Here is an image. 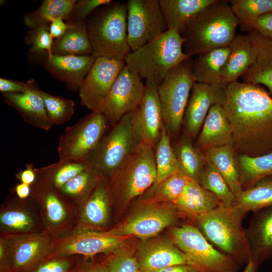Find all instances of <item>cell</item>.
<instances>
[{
	"label": "cell",
	"mask_w": 272,
	"mask_h": 272,
	"mask_svg": "<svg viewBox=\"0 0 272 272\" xmlns=\"http://www.w3.org/2000/svg\"><path fill=\"white\" fill-rule=\"evenodd\" d=\"M263 87L236 81L226 88L223 106L236 154L257 157L272 152V97Z\"/></svg>",
	"instance_id": "6da1fadb"
},
{
	"label": "cell",
	"mask_w": 272,
	"mask_h": 272,
	"mask_svg": "<svg viewBox=\"0 0 272 272\" xmlns=\"http://www.w3.org/2000/svg\"><path fill=\"white\" fill-rule=\"evenodd\" d=\"M238 25L227 1L217 0L190 20L180 32L183 50L191 57L229 46Z\"/></svg>",
	"instance_id": "7a4b0ae2"
},
{
	"label": "cell",
	"mask_w": 272,
	"mask_h": 272,
	"mask_svg": "<svg viewBox=\"0 0 272 272\" xmlns=\"http://www.w3.org/2000/svg\"><path fill=\"white\" fill-rule=\"evenodd\" d=\"M244 217L221 202L194 220L195 226L208 241L231 257L240 267L252 259L246 230L242 226Z\"/></svg>",
	"instance_id": "3957f363"
},
{
	"label": "cell",
	"mask_w": 272,
	"mask_h": 272,
	"mask_svg": "<svg viewBox=\"0 0 272 272\" xmlns=\"http://www.w3.org/2000/svg\"><path fill=\"white\" fill-rule=\"evenodd\" d=\"M92 55L125 60L131 49L127 39L126 4L112 2L92 14L86 21Z\"/></svg>",
	"instance_id": "277c9868"
},
{
	"label": "cell",
	"mask_w": 272,
	"mask_h": 272,
	"mask_svg": "<svg viewBox=\"0 0 272 272\" xmlns=\"http://www.w3.org/2000/svg\"><path fill=\"white\" fill-rule=\"evenodd\" d=\"M191 58L183 50V40L175 30L168 29L157 38L134 51L124 61L142 79L158 86L169 72L182 61Z\"/></svg>",
	"instance_id": "5b68a950"
},
{
	"label": "cell",
	"mask_w": 272,
	"mask_h": 272,
	"mask_svg": "<svg viewBox=\"0 0 272 272\" xmlns=\"http://www.w3.org/2000/svg\"><path fill=\"white\" fill-rule=\"evenodd\" d=\"M138 108L113 125L87 158L85 162L100 175L108 178L143 142L138 123Z\"/></svg>",
	"instance_id": "8992f818"
},
{
	"label": "cell",
	"mask_w": 272,
	"mask_h": 272,
	"mask_svg": "<svg viewBox=\"0 0 272 272\" xmlns=\"http://www.w3.org/2000/svg\"><path fill=\"white\" fill-rule=\"evenodd\" d=\"M108 179L113 202L118 205L142 195L156 179L154 148L143 142Z\"/></svg>",
	"instance_id": "52a82bcc"
},
{
	"label": "cell",
	"mask_w": 272,
	"mask_h": 272,
	"mask_svg": "<svg viewBox=\"0 0 272 272\" xmlns=\"http://www.w3.org/2000/svg\"><path fill=\"white\" fill-rule=\"evenodd\" d=\"M54 239L45 231L0 234V272H32L51 256Z\"/></svg>",
	"instance_id": "ba28073f"
},
{
	"label": "cell",
	"mask_w": 272,
	"mask_h": 272,
	"mask_svg": "<svg viewBox=\"0 0 272 272\" xmlns=\"http://www.w3.org/2000/svg\"><path fill=\"white\" fill-rule=\"evenodd\" d=\"M191 58L171 70L158 86L163 120L170 138L177 137L183 123L185 110L195 82Z\"/></svg>",
	"instance_id": "9c48e42d"
},
{
	"label": "cell",
	"mask_w": 272,
	"mask_h": 272,
	"mask_svg": "<svg viewBox=\"0 0 272 272\" xmlns=\"http://www.w3.org/2000/svg\"><path fill=\"white\" fill-rule=\"evenodd\" d=\"M170 240L185 254L187 264L199 272H239V266L215 248L194 225L172 227Z\"/></svg>",
	"instance_id": "30bf717a"
},
{
	"label": "cell",
	"mask_w": 272,
	"mask_h": 272,
	"mask_svg": "<svg viewBox=\"0 0 272 272\" xmlns=\"http://www.w3.org/2000/svg\"><path fill=\"white\" fill-rule=\"evenodd\" d=\"M109 123L104 115L97 110L67 127L59 140V161L85 162L106 133Z\"/></svg>",
	"instance_id": "8fae6325"
},
{
	"label": "cell",
	"mask_w": 272,
	"mask_h": 272,
	"mask_svg": "<svg viewBox=\"0 0 272 272\" xmlns=\"http://www.w3.org/2000/svg\"><path fill=\"white\" fill-rule=\"evenodd\" d=\"M31 187V196L38 205L45 232L56 239L75 229L77 207L37 176Z\"/></svg>",
	"instance_id": "7c38bea8"
},
{
	"label": "cell",
	"mask_w": 272,
	"mask_h": 272,
	"mask_svg": "<svg viewBox=\"0 0 272 272\" xmlns=\"http://www.w3.org/2000/svg\"><path fill=\"white\" fill-rule=\"evenodd\" d=\"M140 208L108 231L115 235L131 236L145 240L175 225L181 215L175 205L171 203L143 201Z\"/></svg>",
	"instance_id": "4fadbf2b"
},
{
	"label": "cell",
	"mask_w": 272,
	"mask_h": 272,
	"mask_svg": "<svg viewBox=\"0 0 272 272\" xmlns=\"http://www.w3.org/2000/svg\"><path fill=\"white\" fill-rule=\"evenodd\" d=\"M127 39L133 51L168 30L159 0H128Z\"/></svg>",
	"instance_id": "5bb4252c"
},
{
	"label": "cell",
	"mask_w": 272,
	"mask_h": 272,
	"mask_svg": "<svg viewBox=\"0 0 272 272\" xmlns=\"http://www.w3.org/2000/svg\"><path fill=\"white\" fill-rule=\"evenodd\" d=\"M145 91V84L142 78L125 64L99 110L113 126L140 106Z\"/></svg>",
	"instance_id": "9a60e30c"
},
{
	"label": "cell",
	"mask_w": 272,
	"mask_h": 272,
	"mask_svg": "<svg viewBox=\"0 0 272 272\" xmlns=\"http://www.w3.org/2000/svg\"><path fill=\"white\" fill-rule=\"evenodd\" d=\"M131 236L113 235L105 231L74 230L54 239L52 253L56 255H78L93 257L99 254H108L123 245Z\"/></svg>",
	"instance_id": "2e32d148"
},
{
	"label": "cell",
	"mask_w": 272,
	"mask_h": 272,
	"mask_svg": "<svg viewBox=\"0 0 272 272\" xmlns=\"http://www.w3.org/2000/svg\"><path fill=\"white\" fill-rule=\"evenodd\" d=\"M125 65L124 60L97 57L79 89L81 104L91 112L99 110Z\"/></svg>",
	"instance_id": "e0dca14e"
},
{
	"label": "cell",
	"mask_w": 272,
	"mask_h": 272,
	"mask_svg": "<svg viewBox=\"0 0 272 272\" xmlns=\"http://www.w3.org/2000/svg\"><path fill=\"white\" fill-rule=\"evenodd\" d=\"M42 231L39 210L33 197L21 199L11 193L1 205L0 234L24 235Z\"/></svg>",
	"instance_id": "ac0fdd59"
},
{
	"label": "cell",
	"mask_w": 272,
	"mask_h": 272,
	"mask_svg": "<svg viewBox=\"0 0 272 272\" xmlns=\"http://www.w3.org/2000/svg\"><path fill=\"white\" fill-rule=\"evenodd\" d=\"M112 202L108 179L101 176L89 196L77 207V224L74 230H108Z\"/></svg>",
	"instance_id": "d6986e66"
},
{
	"label": "cell",
	"mask_w": 272,
	"mask_h": 272,
	"mask_svg": "<svg viewBox=\"0 0 272 272\" xmlns=\"http://www.w3.org/2000/svg\"><path fill=\"white\" fill-rule=\"evenodd\" d=\"M226 87L195 82L185 110L183 123L184 133L191 138L200 132L211 108L223 105Z\"/></svg>",
	"instance_id": "ffe728a7"
},
{
	"label": "cell",
	"mask_w": 272,
	"mask_h": 272,
	"mask_svg": "<svg viewBox=\"0 0 272 272\" xmlns=\"http://www.w3.org/2000/svg\"><path fill=\"white\" fill-rule=\"evenodd\" d=\"M54 78L65 83L71 90L79 89L91 68L96 57L53 54L48 57L45 51L30 53Z\"/></svg>",
	"instance_id": "44dd1931"
},
{
	"label": "cell",
	"mask_w": 272,
	"mask_h": 272,
	"mask_svg": "<svg viewBox=\"0 0 272 272\" xmlns=\"http://www.w3.org/2000/svg\"><path fill=\"white\" fill-rule=\"evenodd\" d=\"M136 255L142 270H156L178 264H187L184 253L171 240L155 238L143 240Z\"/></svg>",
	"instance_id": "7402d4cb"
},
{
	"label": "cell",
	"mask_w": 272,
	"mask_h": 272,
	"mask_svg": "<svg viewBox=\"0 0 272 272\" xmlns=\"http://www.w3.org/2000/svg\"><path fill=\"white\" fill-rule=\"evenodd\" d=\"M138 123L143 142L155 148L158 142L163 120L158 86L149 81L137 110Z\"/></svg>",
	"instance_id": "603a6c76"
},
{
	"label": "cell",
	"mask_w": 272,
	"mask_h": 272,
	"mask_svg": "<svg viewBox=\"0 0 272 272\" xmlns=\"http://www.w3.org/2000/svg\"><path fill=\"white\" fill-rule=\"evenodd\" d=\"M245 230L252 259L259 266L272 258V206L254 212Z\"/></svg>",
	"instance_id": "cb8c5ba5"
},
{
	"label": "cell",
	"mask_w": 272,
	"mask_h": 272,
	"mask_svg": "<svg viewBox=\"0 0 272 272\" xmlns=\"http://www.w3.org/2000/svg\"><path fill=\"white\" fill-rule=\"evenodd\" d=\"M36 83L28 91L22 93H2L4 101L16 110L24 121L34 127L48 130L52 127L43 100Z\"/></svg>",
	"instance_id": "d4e9b609"
},
{
	"label": "cell",
	"mask_w": 272,
	"mask_h": 272,
	"mask_svg": "<svg viewBox=\"0 0 272 272\" xmlns=\"http://www.w3.org/2000/svg\"><path fill=\"white\" fill-rule=\"evenodd\" d=\"M231 125L223 105L210 109L198 133L195 146L203 152L212 148L232 144Z\"/></svg>",
	"instance_id": "484cf974"
},
{
	"label": "cell",
	"mask_w": 272,
	"mask_h": 272,
	"mask_svg": "<svg viewBox=\"0 0 272 272\" xmlns=\"http://www.w3.org/2000/svg\"><path fill=\"white\" fill-rule=\"evenodd\" d=\"M248 35L255 50L256 58L241 79L243 82L266 87L272 97V39L255 30Z\"/></svg>",
	"instance_id": "4316f807"
},
{
	"label": "cell",
	"mask_w": 272,
	"mask_h": 272,
	"mask_svg": "<svg viewBox=\"0 0 272 272\" xmlns=\"http://www.w3.org/2000/svg\"><path fill=\"white\" fill-rule=\"evenodd\" d=\"M230 52L222 70L223 84L237 81L253 64L256 52L248 35H236L230 45Z\"/></svg>",
	"instance_id": "83f0119b"
},
{
	"label": "cell",
	"mask_w": 272,
	"mask_h": 272,
	"mask_svg": "<svg viewBox=\"0 0 272 272\" xmlns=\"http://www.w3.org/2000/svg\"><path fill=\"white\" fill-rule=\"evenodd\" d=\"M221 202L213 193L190 178L174 204L180 214L194 220L217 207Z\"/></svg>",
	"instance_id": "f1b7e54d"
},
{
	"label": "cell",
	"mask_w": 272,
	"mask_h": 272,
	"mask_svg": "<svg viewBox=\"0 0 272 272\" xmlns=\"http://www.w3.org/2000/svg\"><path fill=\"white\" fill-rule=\"evenodd\" d=\"M230 52V48L227 46L197 55L192 63L195 81L227 87L222 83L221 72Z\"/></svg>",
	"instance_id": "f546056e"
},
{
	"label": "cell",
	"mask_w": 272,
	"mask_h": 272,
	"mask_svg": "<svg viewBox=\"0 0 272 272\" xmlns=\"http://www.w3.org/2000/svg\"><path fill=\"white\" fill-rule=\"evenodd\" d=\"M217 0H159L167 28L179 33L193 18Z\"/></svg>",
	"instance_id": "4dcf8cb0"
},
{
	"label": "cell",
	"mask_w": 272,
	"mask_h": 272,
	"mask_svg": "<svg viewBox=\"0 0 272 272\" xmlns=\"http://www.w3.org/2000/svg\"><path fill=\"white\" fill-rule=\"evenodd\" d=\"M67 22L69 27L65 33L53 41L52 54L74 56L92 55L86 21Z\"/></svg>",
	"instance_id": "1f68e13d"
},
{
	"label": "cell",
	"mask_w": 272,
	"mask_h": 272,
	"mask_svg": "<svg viewBox=\"0 0 272 272\" xmlns=\"http://www.w3.org/2000/svg\"><path fill=\"white\" fill-rule=\"evenodd\" d=\"M203 153L223 177L236 198L238 197L243 190L232 145L212 148Z\"/></svg>",
	"instance_id": "d6a6232c"
},
{
	"label": "cell",
	"mask_w": 272,
	"mask_h": 272,
	"mask_svg": "<svg viewBox=\"0 0 272 272\" xmlns=\"http://www.w3.org/2000/svg\"><path fill=\"white\" fill-rule=\"evenodd\" d=\"M272 206V175L259 179L243 190L236 198L232 206L240 214L245 216Z\"/></svg>",
	"instance_id": "836d02e7"
},
{
	"label": "cell",
	"mask_w": 272,
	"mask_h": 272,
	"mask_svg": "<svg viewBox=\"0 0 272 272\" xmlns=\"http://www.w3.org/2000/svg\"><path fill=\"white\" fill-rule=\"evenodd\" d=\"M77 2L75 0H44L37 10L25 15L24 24L32 29L48 25L54 18H60L69 22L71 13Z\"/></svg>",
	"instance_id": "e575fe53"
},
{
	"label": "cell",
	"mask_w": 272,
	"mask_h": 272,
	"mask_svg": "<svg viewBox=\"0 0 272 272\" xmlns=\"http://www.w3.org/2000/svg\"><path fill=\"white\" fill-rule=\"evenodd\" d=\"M235 155L243 190L259 179L272 175V152L257 157Z\"/></svg>",
	"instance_id": "d590c367"
},
{
	"label": "cell",
	"mask_w": 272,
	"mask_h": 272,
	"mask_svg": "<svg viewBox=\"0 0 272 272\" xmlns=\"http://www.w3.org/2000/svg\"><path fill=\"white\" fill-rule=\"evenodd\" d=\"M191 139L184 133L173 148L181 169L190 178L198 182L207 159L204 153L193 145Z\"/></svg>",
	"instance_id": "8d00e7d4"
},
{
	"label": "cell",
	"mask_w": 272,
	"mask_h": 272,
	"mask_svg": "<svg viewBox=\"0 0 272 272\" xmlns=\"http://www.w3.org/2000/svg\"><path fill=\"white\" fill-rule=\"evenodd\" d=\"M170 140L163 123L155 152L156 179L153 186L158 184L181 169Z\"/></svg>",
	"instance_id": "74e56055"
},
{
	"label": "cell",
	"mask_w": 272,
	"mask_h": 272,
	"mask_svg": "<svg viewBox=\"0 0 272 272\" xmlns=\"http://www.w3.org/2000/svg\"><path fill=\"white\" fill-rule=\"evenodd\" d=\"M90 167L86 162H63L36 168L37 176L50 186L59 190L66 182Z\"/></svg>",
	"instance_id": "f35d334b"
},
{
	"label": "cell",
	"mask_w": 272,
	"mask_h": 272,
	"mask_svg": "<svg viewBox=\"0 0 272 272\" xmlns=\"http://www.w3.org/2000/svg\"><path fill=\"white\" fill-rule=\"evenodd\" d=\"M101 176L90 166L66 182L58 190L64 198L78 207L90 194Z\"/></svg>",
	"instance_id": "ab89813d"
},
{
	"label": "cell",
	"mask_w": 272,
	"mask_h": 272,
	"mask_svg": "<svg viewBox=\"0 0 272 272\" xmlns=\"http://www.w3.org/2000/svg\"><path fill=\"white\" fill-rule=\"evenodd\" d=\"M190 178L180 169L175 173L152 186L150 195L144 202L174 205L181 195Z\"/></svg>",
	"instance_id": "60d3db41"
},
{
	"label": "cell",
	"mask_w": 272,
	"mask_h": 272,
	"mask_svg": "<svg viewBox=\"0 0 272 272\" xmlns=\"http://www.w3.org/2000/svg\"><path fill=\"white\" fill-rule=\"evenodd\" d=\"M230 2L232 11L238 19L239 25L243 31H252L258 17L272 12V0H233Z\"/></svg>",
	"instance_id": "b9f144b4"
},
{
	"label": "cell",
	"mask_w": 272,
	"mask_h": 272,
	"mask_svg": "<svg viewBox=\"0 0 272 272\" xmlns=\"http://www.w3.org/2000/svg\"><path fill=\"white\" fill-rule=\"evenodd\" d=\"M198 182L205 189L216 196L227 207H232L236 197L227 183L213 164L207 160Z\"/></svg>",
	"instance_id": "7bdbcfd3"
},
{
	"label": "cell",
	"mask_w": 272,
	"mask_h": 272,
	"mask_svg": "<svg viewBox=\"0 0 272 272\" xmlns=\"http://www.w3.org/2000/svg\"><path fill=\"white\" fill-rule=\"evenodd\" d=\"M38 92L52 125L63 124L71 119L75 111L73 100L52 95L39 89Z\"/></svg>",
	"instance_id": "ee69618b"
},
{
	"label": "cell",
	"mask_w": 272,
	"mask_h": 272,
	"mask_svg": "<svg viewBox=\"0 0 272 272\" xmlns=\"http://www.w3.org/2000/svg\"><path fill=\"white\" fill-rule=\"evenodd\" d=\"M103 262L107 272H141L137 256L123 245L108 253Z\"/></svg>",
	"instance_id": "f6af8a7d"
},
{
	"label": "cell",
	"mask_w": 272,
	"mask_h": 272,
	"mask_svg": "<svg viewBox=\"0 0 272 272\" xmlns=\"http://www.w3.org/2000/svg\"><path fill=\"white\" fill-rule=\"evenodd\" d=\"M25 42L30 45V53L45 51L51 57L53 38L49 32V25H45L30 29L25 38Z\"/></svg>",
	"instance_id": "bcb514c9"
},
{
	"label": "cell",
	"mask_w": 272,
	"mask_h": 272,
	"mask_svg": "<svg viewBox=\"0 0 272 272\" xmlns=\"http://www.w3.org/2000/svg\"><path fill=\"white\" fill-rule=\"evenodd\" d=\"M78 255L50 256L39 264L32 272H71Z\"/></svg>",
	"instance_id": "7dc6e473"
},
{
	"label": "cell",
	"mask_w": 272,
	"mask_h": 272,
	"mask_svg": "<svg viewBox=\"0 0 272 272\" xmlns=\"http://www.w3.org/2000/svg\"><path fill=\"white\" fill-rule=\"evenodd\" d=\"M111 0H81L75 5L70 16V21H86L87 18L100 7L109 4Z\"/></svg>",
	"instance_id": "c3c4849f"
},
{
	"label": "cell",
	"mask_w": 272,
	"mask_h": 272,
	"mask_svg": "<svg viewBox=\"0 0 272 272\" xmlns=\"http://www.w3.org/2000/svg\"><path fill=\"white\" fill-rule=\"evenodd\" d=\"M94 258L79 256L71 272H107L104 263L95 261Z\"/></svg>",
	"instance_id": "681fc988"
},
{
	"label": "cell",
	"mask_w": 272,
	"mask_h": 272,
	"mask_svg": "<svg viewBox=\"0 0 272 272\" xmlns=\"http://www.w3.org/2000/svg\"><path fill=\"white\" fill-rule=\"evenodd\" d=\"M35 84V82L33 80L27 82H22L1 78L0 91L2 93H25L31 89Z\"/></svg>",
	"instance_id": "f907efd6"
},
{
	"label": "cell",
	"mask_w": 272,
	"mask_h": 272,
	"mask_svg": "<svg viewBox=\"0 0 272 272\" xmlns=\"http://www.w3.org/2000/svg\"><path fill=\"white\" fill-rule=\"evenodd\" d=\"M254 30L264 37L272 39V12L258 17L255 22Z\"/></svg>",
	"instance_id": "816d5d0a"
},
{
	"label": "cell",
	"mask_w": 272,
	"mask_h": 272,
	"mask_svg": "<svg viewBox=\"0 0 272 272\" xmlns=\"http://www.w3.org/2000/svg\"><path fill=\"white\" fill-rule=\"evenodd\" d=\"M36 168L33 164L27 163L24 169L18 172L16 177L20 182L31 185L37 178Z\"/></svg>",
	"instance_id": "f5cc1de1"
},
{
	"label": "cell",
	"mask_w": 272,
	"mask_h": 272,
	"mask_svg": "<svg viewBox=\"0 0 272 272\" xmlns=\"http://www.w3.org/2000/svg\"><path fill=\"white\" fill-rule=\"evenodd\" d=\"M69 24L65 23L62 18H57L51 20L49 32L52 37L55 39L61 37L66 31Z\"/></svg>",
	"instance_id": "db71d44e"
},
{
	"label": "cell",
	"mask_w": 272,
	"mask_h": 272,
	"mask_svg": "<svg viewBox=\"0 0 272 272\" xmlns=\"http://www.w3.org/2000/svg\"><path fill=\"white\" fill-rule=\"evenodd\" d=\"M10 192L20 199H27L31 196V185L21 182L17 183L11 188Z\"/></svg>",
	"instance_id": "11a10c76"
},
{
	"label": "cell",
	"mask_w": 272,
	"mask_h": 272,
	"mask_svg": "<svg viewBox=\"0 0 272 272\" xmlns=\"http://www.w3.org/2000/svg\"><path fill=\"white\" fill-rule=\"evenodd\" d=\"M153 272H199L196 268L188 264H178L168 266Z\"/></svg>",
	"instance_id": "9f6ffc18"
},
{
	"label": "cell",
	"mask_w": 272,
	"mask_h": 272,
	"mask_svg": "<svg viewBox=\"0 0 272 272\" xmlns=\"http://www.w3.org/2000/svg\"><path fill=\"white\" fill-rule=\"evenodd\" d=\"M258 267L257 264L251 259L241 272H257Z\"/></svg>",
	"instance_id": "6f0895ef"
},
{
	"label": "cell",
	"mask_w": 272,
	"mask_h": 272,
	"mask_svg": "<svg viewBox=\"0 0 272 272\" xmlns=\"http://www.w3.org/2000/svg\"><path fill=\"white\" fill-rule=\"evenodd\" d=\"M141 272H153L152 271H149V270H142Z\"/></svg>",
	"instance_id": "680465c9"
}]
</instances>
